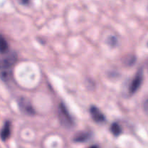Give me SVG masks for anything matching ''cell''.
Returning a JSON list of instances; mask_svg holds the SVG:
<instances>
[{
    "label": "cell",
    "instance_id": "1",
    "mask_svg": "<svg viewBox=\"0 0 148 148\" xmlns=\"http://www.w3.org/2000/svg\"><path fill=\"white\" fill-rule=\"evenodd\" d=\"M17 62V54L14 52L0 60V79L7 82L10 80L12 75V67Z\"/></svg>",
    "mask_w": 148,
    "mask_h": 148
},
{
    "label": "cell",
    "instance_id": "2",
    "mask_svg": "<svg viewBox=\"0 0 148 148\" xmlns=\"http://www.w3.org/2000/svg\"><path fill=\"white\" fill-rule=\"evenodd\" d=\"M58 116L61 124L66 128H71L74 126V121L69 114L67 108L64 103H60L58 108Z\"/></svg>",
    "mask_w": 148,
    "mask_h": 148
},
{
    "label": "cell",
    "instance_id": "3",
    "mask_svg": "<svg viewBox=\"0 0 148 148\" xmlns=\"http://www.w3.org/2000/svg\"><path fill=\"white\" fill-rule=\"evenodd\" d=\"M143 81V69H140L137 71V74L134 76V79L132 81L131 85H130V88H129V91L131 95L135 93L141 87L142 83Z\"/></svg>",
    "mask_w": 148,
    "mask_h": 148
},
{
    "label": "cell",
    "instance_id": "4",
    "mask_svg": "<svg viewBox=\"0 0 148 148\" xmlns=\"http://www.w3.org/2000/svg\"><path fill=\"white\" fill-rule=\"evenodd\" d=\"M18 103L20 109L23 113L27 114V115H34L35 110L30 101L27 98H25V97H22L19 100Z\"/></svg>",
    "mask_w": 148,
    "mask_h": 148
},
{
    "label": "cell",
    "instance_id": "5",
    "mask_svg": "<svg viewBox=\"0 0 148 148\" xmlns=\"http://www.w3.org/2000/svg\"><path fill=\"white\" fill-rule=\"evenodd\" d=\"M90 112L92 119L97 123H103L106 121V117L98 108L92 106L90 108Z\"/></svg>",
    "mask_w": 148,
    "mask_h": 148
},
{
    "label": "cell",
    "instance_id": "6",
    "mask_svg": "<svg viewBox=\"0 0 148 148\" xmlns=\"http://www.w3.org/2000/svg\"><path fill=\"white\" fill-rule=\"evenodd\" d=\"M10 134H11V123L10 121H7L4 123L2 129L0 132V137L2 141H6L9 139Z\"/></svg>",
    "mask_w": 148,
    "mask_h": 148
},
{
    "label": "cell",
    "instance_id": "7",
    "mask_svg": "<svg viewBox=\"0 0 148 148\" xmlns=\"http://www.w3.org/2000/svg\"><path fill=\"white\" fill-rule=\"evenodd\" d=\"M91 137V133L90 132H79L77 134L74 136L73 142L75 143H85L89 140Z\"/></svg>",
    "mask_w": 148,
    "mask_h": 148
},
{
    "label": "cell",
    "instance_id": "8",
    "mask_svg": "<svg viewBox=\"0 0 148 148\" xmlns=\"http://www.w3.org/2000/svg\"><path fill=\"white\" fill-rule=\"evenodd\" d=\"M9 49L8 43L3 36L0 34V53H6Z\"/></svg>",
    "mask_w": 148,
    "mask_h": 148
},
{
    "label": "cell",
    "instance_id": "9",
    "mask_svg": "<svg viewBox=\"0 0 148 148\" xmlns=\"http://www.w3.org/2000/svg\"><path fill=\"white\" fill-rule=\"evenodd\" d=\"M111 132L115 137H118L121 134V128L118 123H113L111 127Z\"/></svg>",
    "mask_w": 148,
    "mask_h": 148
},
{
    "label": "cell",
    "instance_id": "10",
    "mask_svg": "<svg viewBox=\"0 0 148 148\" xmlns=\"http://www.w3.org/2000/svg\"><path fill=\"white\" fill-rule=\"evenodd\" d=\"M108 43H109L110 46H113V47L116 46V45L117 44V39H116V38L114 37V36H112V37L109 38H108Z\"/></svg>",
    "mask_w": 148,
    "mask_h": 148
},
{
    "label": "cell",
    "instance_id": "11",
    "mask_svg": "<svg viewBox=\"0 0 148 148\" xmlns=\"http://www.w3.org/2000/svg\"><path fill=\"white\" fill-rule=\"evenodd\" d=\"M135 60H136V58L134 56H131L130 59L127 60V64L129 65V66H131V65L134 64L135 63Z\"/></svg>",
    "mask_w": 148,
    "mask_h": 148
},
{
    "label": "cell",
    "instance_id": "12",
    "mask_svg": "<svg viewBox=\"0 0 148 148\" xmlns=\"http://www.w3.org/2000/svg\"><path fill=\"white\" fill-rule=\"evenodd\" d=\"M143 107H144L145 112L148 115V99L147 101H145V102L144 103V106H143Z\"/></svg>",
    "mask_w": 148,
    "mask_h": 148
}]
</instances>
